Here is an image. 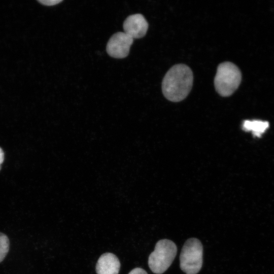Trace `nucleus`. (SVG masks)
<instances>
[{
  "mask_svg": "<svg viewBox=\"0 0 274 274\" xmlns=\"http://www.w3.org/2000/svg\"><path fill=\"white\" fill-rule=\"evenodd\" d=\"M243 129L246 131H251L254 136L260 138L269 127L267 121L261 120H245L242 125Z\"/></svg>",
  "mask_w": 274,
  "mask_h": 274,
  "instance_id": "8",
  "label": "nucleus"
},
{
  "mask_svg": "<svg viewBox=\"0 0 274 274\" xmlns=\"http://www.w3.org/2000/svg\"><path fill=\"white\" fill-rule=\"evenodd\" d=\"M124 32L134 39L143 38L146 35L148 23L144 16L135 14L127 17L123 25Z\"/></svg>",
  "mask_w": 274,
  "mask_h": 274,
  "instance_id": "6",
  "label": "nucleus"
},
{
  "mask_svg": "<svg viewBox=\"0 0 274 274\" xmlns=\"http://www.w3.org/2000/svg\"><path fill=\"white\" fill-rule=\"evenodd\" d=\"M133 39L124 32L114 33L109 39L106 46V51L111 57L123 58L127 56Z\"/></svg>",
  "mask_w": 274,
  "mask_h": 274,
  "instance_id": "5",
  "label": "nucleus"
},
{
  "mask_svg": "<svg viewBox=\"0 0 274 274\" xmlns=\"http://www.w3.org/2000/svg\"><path fill=\"white\" fill-rule=\"evenodd\" d=\"M4 160V153L1 148H0V169L1 168V164L3 162Z\"/></svg>",
  "mask_w": 274,
  "mask_h": 274,
  "instance_id": "12",
  "label": "nucleus"
},
{
  "mask_svg": "<svg viewBox=\"0 0 274 274\" xmlns=\"http://www.w3.org/2000/svg\"><path fill=\"white\" fill-rule=\"evenodd\" d=\"M38 1L43 5L51 6L61 3L62 0H38Z\"/></svg>",
  "mask_w": 274,
  "mask_h": 274,
  "instance_id": "10",
  "label": "nucleus"
},
{
  "mask_svg": "<svg viewBox=\"0 0 274 274\" xmlns=\"http://www.w3.org/2000/svg\"><path fill=\"white\" fill-rule=\"evenodd\" d=\"M10 246V242L7 235L0 232V262L7 255Z\"/></svg>",
  "mask_w": 274,
  "mask_h": 274,
  "instance_id": "9",
  "label": "nucleus"
},
{
  "mask_svg": "<svg viewBox=\"0 0 274 274\" xmlns=\"http://www.w3.org/2000/svg\"><path fill=\"white\" fill-rule=\"evenodd\" d=\"M241 80L242 74L238 67L231 62H224L218 66L214 86L221 96H229L238 88Z\"/></svg>",
  "mask_w": 274,
  "mask_h": 274,
  "instance_id": "2",
  "label": "nucleus"
},
{
  "mask_svg": "<svg viewBox=\"0 0 274 274\" xmlns=\"http://www.w3.org/2000/svg\"><path fill=\"white\" fill-rule=\"evenodd\" d=\"M177 252V246L173 241L167 239L159 240L148 258L151 271L156 274L164 272L172 264Z\"/></svg>",
  "mask_w": 274,
  "mask_h": 274,
  "instance_id": "3",
  "label": "nucleus"
},
{
  "mask_svg": "<svg viewBox=\"0 0 274 274\" xmlns=\"http://www.w3.org/2000/svg\"><path fill=\"white\" fill-rule=\"evenodd\" d=\"M203 248L200 241L196 238L188 239L185 243L180 256V268L186 274H196L202 265Z\"/></svg>",
  "mask_w": 274,
  "mask_h": 274,
  "instance_id": "4",
  "label": "nucleus"
},
{
  "mask_svg": "<svg viewBox=\"0 0 274 274\" xmlns=\"http://www.w3.org/2000/svg\"><path fill=\"white\" fill-rule=\"evenodd\" d=\"M120 262L113 253H106L98 258L96 265L97 274H118Z\"/></svg>",
  "mask_w": 274,
  "mask_h": 274,
  "instance_id": "7",
  "label": "nucleus"
},
{
  "mask_svg": "<svg viewBox=\"0 0 274 274\" xmlns=\"http://www.w3.org/2000/svg\"><path fill=\"white\" fill-rule=\"evenodd\" d=\"M193 82L191 68L184 64H176L165 75L162 82L164 97L173 102L185 99L190 92Z\"/></svg>",
  "mask_w": 274,
  "mask_h": 274,
  "instance_id": "1",
  "label": "nucleus"
},
{
  "mask_svg": "<svg viewBox=\"0 0 274 274\" xmlns=\"http://www.w3.org/2000/svg\"><path fill=\"white\" fill-rule=\"evenodd\" d=\"M128 274H148L147 272L143 269L136 267L131 270Z\"/></svg>",
  "mask_w": 274,
  "mask_h": 274,
  "instance_id": "11",
  "label": "nucleus"
}]
</instances>
